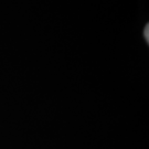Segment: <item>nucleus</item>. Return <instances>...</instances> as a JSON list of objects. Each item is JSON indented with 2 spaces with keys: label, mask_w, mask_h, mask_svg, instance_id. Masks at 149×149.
<instances>
[{
  "label": "nucleus",
  "mask_w": 149,
  "mask_h": 149,
  "mask_svg": "<svg viewBox=\"0 0 149 149\" xmlns=\"http://www.w3.org/2000/svg\"><path fill=\"white\" fill-rule=\"evenodd\" d=\"M144 36H145V38H146V40H147V42H149V24H147L146 28H145Z\"/></svg>",
  "instance_id": "obj_1"
}]
</instances>
